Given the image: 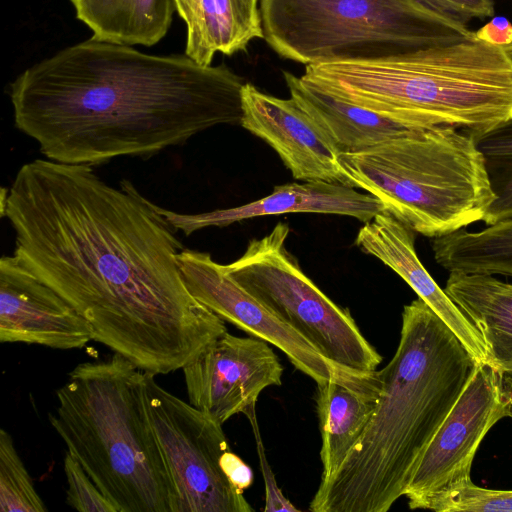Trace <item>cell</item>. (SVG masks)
<instances>
[{
	"instance_id": "13",
	"label": "cell",
	"mask_w": 512,
	"mask_h": 512,
	"mask_svg": "<svg viewBox=\"0 0 512 512\" xmlns=\"http://www.w3.org/2000/svg\"><path fill=\"white\" fill-rule=\"evenodd\" d=\"M242 110L240 125L273 148L294 179L353 187L339 152L293 98H278L245 83Z\"/></svg>"
},
{
	"instance_id": "23",
	"label": "cell",
	"mask_w": 512,
	"mask_h": 512,
	"mask_svg": "<svg viewBox=\"0 0 512 512\" xmlns=\"http://www.w3.org/2000/svg\"><path fill=\"white\" fill-rule=\"evenodd\" d=\"M472 136L494 195L483 222L490 226L512 220V117Z\"/></svg>"
},
{
	"instance_id": "20",
	"label": "cell",
	"mask_w": 512,
	"mask_h": 512,
	"mask_svg": "<svg viewBox=\"0 0 512 512\" xmlns=\"http://www.w3.org/2000/svg\"><path fill=\"white\" fill-rule=\"evenodd\" d=\"M176 10L187 25L185 55L209 66L214 55H233L249 42L264 38L259 9L246 0H175Z\"/></svg>"
},
{
	"instance_id": "9",
	"label": "cell",
	"mask_w": 512,
	"mask_h": 512,
	"mask_svg": "<svg viewBox=\"0 0 512 512\" xmlns=\"http://www.w3.org/2000/svg\"><path fill=\"white\" fill-rule=\"evenodd\" d=\"M144 400L174 491L175 512H253L221 467L222 425L144 374Z\"/></svg>"
},
{
	"instance_id": "6",
	"label": "cell",
	"mask_w": 512,
	"mask_h": 512,
	"mask_svg": "<svg viewBox=\"0 0 512 512\" xmlns=\"http://www.w3.org/2000/svg\"><path fill=\"white\" fill-rule=\"evenodd\" d=\"M340 162L354 188L430 238L483 221L494 200L473 136L454 127L411 128Z\"/></svg>"
},
{
	"instance_id": "12",
	"label": "cell",
	"mask_w": 512,
	"mask_h": 512,
	"mask_svg": "<svg viewBox=\"0 0 512 512\" xmlns=\"http://www.w3.org/2000/svg\"><path fill=\"white\" fill-rule=\"evenodd\" d=\"M266 341L228 331L182 371L189 402L223 425L282 383L283 367Z\"/></svg>"
},
{
	"instance_id": "27",
	"label": "cell",
	"mask_w": 512,
	"mask_h": 512,
	"mask_svg": "<svg viewBox=\"0 0 512 512\" xmlns=\"http://www.w3.org/2000/svg\"><path fill=\"white\" fill-rule=\"evenodd\" d=\"M256 404L248 407L244 414L247 416L252 431L255 437L256 442V450L259 458V464L262 471V476L265 485V512H277V511H285V512H298L297 509L282 493L279 488L275 475L269 465L268 459L266 457L260 428L258 425V421L256 418L255 411Z\"/></svg>"
},
{
	"instance_id": "25",
	"label": "cell",
	"mask_w": 512,
	"mask_h": 512,
	"mask_svg": "<svg viewBox=\"0 0 512 512\" xmlns=\"http://www.w3.org/2000/svg\"><path fill=\"white\" fill-rule=\"evenodd\" d=\"M413 509L436 512H512V490L482 488L469 479L419 501Z\"/></svg>"
},
{
	"instance_id": "19",
	"label": "cell",
	"mask_w": 512,
	"mask_h": 512,
	"mask_svg": "<svg viewBox=\"0 0 512 512\" xmlns=\"http://www.w3.org/2000/svg\"><path fill=\"white\" fill-rule=\"evenodd\" d=\"M444 291L480 331L490 366L512 384V284L492 275L450 272Z\"/></svg>"
},
{
	"instance_id": "26",
	"label": "cell",
	"mask_w": 512,
	"mask_h": 512,
	"mask_svg": "<svg viewBox=\"0 0 512 512\" xmlns=\"http://www.w3.org/2000/svg\"><path fill=\"white\" fill-rule=\"evenodd\" d=\"M63 467L67 481L66 503L70 507L80 512H119L68 451Z\"/></svg>"
},
{
	"instance_id": "8",
	"label": "cell",
	"mask_w": 512,
	"mask_h": 512,
	"mask_svg": "<svg viewBox=\"0 0 512 512\" xmlns=\"http://www.w3.org/2000/svg\"><path fill=\"white\" fill-rule=\"evenodd\" d=\"M288 224L279 222L225 270L321 356L356 374L377 370L382 357L359 330L349 310L335 304L302 271L287 250Z\"/></svg>"
},
{
	"instance_id": "17",
	"label": "cell",
	"mask_w": 512,
	"mask_h": 512,
	"mask_svg": "<svg viewBox=\"0 0 512 512\" xmlns=\"http://www.w3.org/2000/svg\"><path fill=\"white\" fill-rule=\"evenodd\" d=\"M377 370L347 380L317 384V414L321 433V481L330 479L352 451L378 402Z\"/></svg>"
},
{
	"instance_id": "24",
	"label": "cell",
	"mask_w": 512,
	"mask_h": 512,
	"mask_svg": "<svg viewBox=\"0 0 512 512\" xmlns=\"http://www.w3.org/2000/svg\"><path fill=\"white\" fill-rule=\"evenodd\" d=\"M11 435L0 430V512H46Z\"/></svg>"
},
{
	"instance_id": "1",
	"label": "cell",
	"mask_w": 512,
	"mask_h": 512,
	"mask_svg": "<svg viewBox=\"0 0 512 512\" xmlns=\"http://www.w3.org/2000/svg\"><path fill=\"white\" fill-rule=\"evenodd\" d=\"M1 199L12 255L141 370L183 369L227 332L189 292L176 230L131 181L114 187L92 166L35 159Z\"/></svg>"
},
{
	"instance_id": "21",
	"label": "cell",
	"mask_w": 512,
	"mask_h": 512,
	"mask_svg": "<svg viewBox=\"0 0 512 512\" xmlns=\"http://www.w3.org/2000/svg\"><path fill=\"white\" fill-rule=\"evenodd\" d=\"M91 38L121 45L152 46L168 32L175 0H71Z\"/></svg>"
},
{
	"instance_id": "29",
	"label": "cell",
	"mask_w": 512,
	"mask_h": 512,
	"mask_svg": "<svg viewBox=\"0 0 512 512\" xmlns=\"http://www.w3.org/2000/svg\"><path fill=\"white\" fill-rule=\"evenodd\" d=\"M221 467L226 477L238 491L244 493L253 483L251 468L230 449L221 458Z\"/></svg>"
},
{
	"instance_id": "30",
	"label": "cell",
	"mask_w": 512,
	"mask_h": 512,
	"mask_svg": "<svg viewBox=\"0 0 512 512\" xmlns=\"http://www.w3.org/2000/svg\"><path fill=\"white\" fill-rule=\"evenodd\" d=\"M475 36L493 45L509 46L512 43V23L502 16L493 17L475 31Z\"/></svg>"
},
{
	"instance_id": "18",
	"label": "cell",
	"mask_w": 512,
	"mask_h": 512,
	"mask_svg": "<svg viewBox=\"0 0 512 512\" xmlns=\"http://www.w3.org/2000/svg\"><path fill=\"white\" fill-rule=\"evenodd\" d=\"M291 98L317 123L339 152H359L411 129L344 101L302 76L283 72Z\"/></svg>"
},
{
	"instance_id": "2",
	"label": "cell",
	"mask_w": 512,
	"mask_h": 512,
	"mask_svg": "<svg viewBox=\"0 0 512 512\" xmlns=\"http://www.w3.org/2000/svg\"><path fill=\"white\" fill-rule=\"evenodd\" d=\"M245 83L224 65L91 38L27 68L9 94L15 126L45 158L93 167L240 125Z\"/></svg>"
},
{
	"instance_id": "11",
	"label": "cell",
	"mask_w": 512,
	"mask_h": 512,
	"mask_svg": "<svg viewBox=\"0 0 512 512\" xmlns=\"http://www.w3.org/2000/svg\"><path fill=\"white\" fill-rule=\"evenodd\" d=\"M177 262L193 297L223 321L284 352L289 361L316 384L361 375L345 371L321 356L243 288L210 253L183 249Z\"/></svg>"
},
{
	"instance_id": "31",
	"label": "cell",
	"mask_w": 512,
	"mask_h": 512,
	"mask_svg": "<svg viewBox=\"0 0 512 512\" xmlns=\"http://www.w3.org/2000/svg\"><path fill=\"white\" fill-rule=\"evenodd\" d=\"M508 393H509V396H510V405H509V417L512 418V384L510 383H504Z\"/></svg>"
},
{
	"instance_id": "32",
	"label": "cell",
	"mask_w": 512,
	"mask_h": 512,
	"mask_svg": "<svg viewBox=\"0 0 512 512\" xmlns=\"http://www.w3.org/2000/svg\"><path fill=\"white\" fill-rule=\"evenodd\" d=\"M246 2L254 9H259V0H246Z\"/></svg>"
},
{
	"instance_id": "16",
	"label": "cell",
	"mask_w": 512,
	"mask_h": 512,
	"mask_svg": "<svg viewBox=\"0 0 512 512\" xmlns=\"http://www.w3.org/2000/svg\"><path fill=\"white\" fill-rule=\"evenodd\" d=\"M159 212L176 231L185 236L203 228L225 227L242 220L287 213L335 214L370 221L385 211L373 195L353 187L324 181H305L275 186L272 193L237 207L198 214H180L158 206Z\"/></svg>"
},
{
	"instance_id": "14",
	"label": "cell",
	"mask_w": 512,
	"mask_h": 512,
	"mask_svg": "<svg viewBox=\"0 0 512 512\" xmlns=\"http://www.w3.org/2000/svg\"><path fill=\"white\" fill-rule=\"evenodd\" d=\"M94 340L89 322L13 255L0 259V342L59 350Z\"/></svg>"
},
{
	"instance_id": "3",
	"label": "cell",
	"mask_w": 512,
	"mask_h": 512,
	"mask_svg": "<svg viewBox=\"0 0 512 512\" xmlns=\"http://www.w3.org/2000/svg\"><path fill=\"white\" fill-rule=\"evenodd\" d=\"M476 363L419 297L404 306L400 341L377 370V406L360 439L310 502L313 512H387L405 495L430 441Z\"/></svg>"
},
{
	"instance_id": "5",
	"label": "cell",
	"mask_w": 512,
	"mask_h": 512,
	"mask_svg": "<svg viewBox=\"0 0 512 512\" xmlns=\"http://www.w3.org/2000/svg\"><path fill=\"white\" fill-rule=\"evenodd\" d=\"M144 374L125 357L78 364L49 421L119 512H175L173 487L144 400Z\"/></svg>"
},
{
	"instance_id": "28",
	"label": "cell",
	"mask_w": 512,
	"mask_h": 512,
	"mask_svg": "<svg viewBox=\"0 0 512 512\" xmlns=\"http://www.w3.org/2000/svg\"><path fill=\"white\" fill-rule=\"evenodd\" d=\"M428 10L467 26L473 19L494 16V0H416Z\"/></svg>"
},
{
	"instance_id": "33",
	"label": "cell",
	"mask_w": 512,
	"mask_h": 512,
	"mask_svg": "<svg viewBox=\"0 0 512 512\" xmlns=\"http://www.w3.org/2000/svg\"><path fill=\"white\" fill-rule=\"evenodd\" d=\"M507 48H508V50H509V52H510V54L512 56V43L509 46H507Z\"/></svg>"
},
{
	"instance_id": "4",
	"label": "cell",
	"mask_w": 512,
	"mask_h": 512,
	"mask_svg": "<svg viewBox=\"0 0 512 512\" xmlns=\"http://www.w3.org/2000/svg\"><path fill=\"white\" fill-rule=\"evenodd\" d=\"M326 92L410 128L477 135L512 117V56L474 35L377 60L305 66Z\"/></svg>"
},
{
	"instance_id": "15",
	"label": "cell",
	"mask_w": 512,
	"mask_h": 512,
	"mask_svg": "<svg viewBox=\"0 0 512 512\" xmlns=\"http://www.w3.org/2000/svg\"><path fill=\"white\" fill-rule=\"evenodd\" d=\"M355 244L396 272L451 329L477 365H489L487 345L475 325L441 289L415 250V232L388 212L359 229Z\"/></svg>"
},
{
	"instance_id": "7",
	"label": "cell",
	"mask_w": 512,
	"mask_h": 512,
	"mask_svg": "<svg viewBox=\"0 0 512 512\" xmlns=\"http://www.w3.org/2000/svg\"><path fill=\"white\" fill-rule=\"evenodd\" d=\"M266 43L305 66L377 60L470 38L416 0H259Z\"/></svg>"
},
{
	"instance_id": "22",
	"label": "cell",
	"mask_w": 512,
	"mask_h": 512,
	"mask_svg": "<svg viewBox=\"0 0 512 512\" xmlns=\"http://www.w3.org/2000/svg\"><path fill=\"white\" fill-rule=\"evenodd\" d=\"M436 262L449 272L512 277V220L432 238Z\"/></svg>"
},
{
	"instance_id": "10",
	"label": "cell",
	"mask_w": 512,
	"mask_h": 512,
	"mask_svg": "<svg viewBox=\"0 0 512 512\" xmlns=\"http://www.w3.org/2000/svg\"><path fill=\"white\" fill-rule=\"evenodd\" d=\"M509 405L502 376L489 365H476L413 473L404 495L410 509L429 496L471 479L480 443L492 426L509 417Z\"/></svg>"
}]
</instances>
